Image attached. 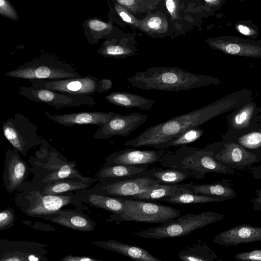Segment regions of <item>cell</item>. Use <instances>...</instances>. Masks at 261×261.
<instances>
[{
	"label": "cell",
	"instance_id": "cell-34",
	"mask_svg": "<svg viewBox=\"0 0 261 261\" xmlns=\"http://www.w3.org/2000/svg\"><path fill=\"white\" fill-rule=\"evenodd\" d=\"M87 185L80 181H60L50 184L44 188V193L56 194L86 188Z\"/></svg>",
	"mask_w": 261,
	"mask_h": 261
},
{
	"label": "cell",
	"instance_id": "cell-44",
	"mask_svg": "<svg viewBox=\"0 0 261 261\" xmlns=\"http://www.w3.org/2000/svg\"><path fill=\"white\" fill-rule=\"evenodd\" d=\"M227 0H204L206 6L211 9L217 10Z\"/></svg>",
	"mask_w": 261,
	"mask_h": 261
},
{
	"label": "cell",
	"instance_id": "cell-4",
	"mask_svg": "<svg viewBox=\"0 0 261 261\" xmlns=\"http://www.w3.org/2000/svg\"><path fill=\"white\" fill-rule=\"evenodd\" d=\"M224 218V215L214 212H203L198 214L189 213L173 219L168 224L148 228L132 234L142 238L158 240L181 237Z\"/></svg>",
	"mask_w": 261,
	"mask_h": 261
},
{
	"label": "cell",
	"instance_id": "cell-43",
	"mask_svg": "<svg viewBox=\"0 0 261 261\" xmlns=\"http://www.w3.org/2000/svg\"><path fill=\"white\" fill-rule=\"evenodd\" d=\"M88 26L92 30L96 32L105 30L109 27L107 23L96 19L89 21Z\"/></svg>",
	"mask_w": 261,
	"mask_h": 261
},
{
	"label": "cell",
	"instance_id": "cell-6",
	"mask_svg": "<svg viewBox=\"0 0 261 261\" xmlns=\"http://www.w3.org/2000/svg\"><path fill=\"white\" fill-rule=\"evenodd\" d=\"M23 80H56L81 77L71 65L51 58L33 59L5 74Z\"/></svg>",
	"mask_w": 261,
	"mask_h": 261
},
{
	"label": "cell",
	"instance_id": "cell-18",
	"mask_svg": "<svg viewBox=\"0 0 261 261\" xmlns=\"http://www.w3.org/2000/svg\"><path fill=\"white\" fill-rule=\"evenodd\" d=\"M36 199L27 211L30 216H42L53 214L62 206L69 204L72 197L69 195L41 194L37 192Z\"/></svg>",
	"mask_w": 261,
	"mask_h": 261
},
{
	"label": "cell",
	"instance_id": "cell-45",
	"mask_svg": "<svg viewBox=\"0 0 261 261\" xmlns=\"http://www.w3.org/2000/svg\"><path fill=\"white\" fill-rule=\"evenodd\" d=\"M255 192L257 197L251 200L252 207L254 210L261 211V190L255 189Z\"/></svg>",
	"mask_w": 261,
	"mask_h": 261
},
{
	"label": "cell",
	"instance_id": "cell-47",
	"mask_svg": "<svg viewBox=\"0 0 261 261\" xmlns=\"http://www.w3.org/2000/svg\"><path fill=\"white\" fill-rule=\"evenodd\" d=\"M249 172L251 173L253 177L261 180V165L254 167H250Z\"/></svg>",
	"mask_w": 261,
	"mask_h": 261
},
{
	"label": "cell",
	"instance_id": "cell-26",
	"mask_svg": "<svg viewBox=\"0 0 261 261\" xmlns=\"http://www.w3.org/2000/svg\"><path fill=\"white\" fill-rule=\"evenodd\" d=\"M17 151L16 149L8 151L10 154L8 166V188L12 191L21 184L27 171L25 164L20 159Z\"/></svg>",
	"mask_w": 261,
	"mask_h": 261
},
{
	"label": "cell",
	"instance_id": "cell-17",
	"mask_svg": "<svg viewBox=\"0 0 261 261\" xmlns=\"http://www.w3.org/2000/svg\"><path fill=\"white\" fill-rule=\"evenodd\" d=\"M113 112H82L60 115H47L50 120L64 126L74 125H95L101 126L107 122L113 115Z\"/></svg>",
	"mask_w": 261,
	"mask_h": 261
},
{
	"label": "cell",
	"instance_id": "cell-12",
	"mask_svg": "<svg viewBox=\"0 0 261 261\" xmlns=\"http://www.w3.org/2000/svg\"><path fill=\"white\" fill-rule=\"evenodd\" d=\"M206 43L213 49L225 54L261 58V40L234 36H222L208 38Z\"/></svg>",
	"mask_w": 261,
	"mask_h": 261
},
{
	"label": "cell",
	"instance_id": "cell-20",
	"mask_svg": "<svg viewBox=\"0 0 261 261\" xmlns=\"http://www.w3.org/2000/svg\"><path fill=\"white\" fill-rule=\"evenodd\" d=\"M149 165H113L101 169L97 176L106 184L143 176Z\"/></svg>",
	"mask_w": 261,
	"mask_h": 261
},
{
	"label": "cell",
	"instance_id": "cell-21",
	"mask_svg": "<svg viewBox=\"0 0 261 261\" xmlns=\"http://www.w3.org/2000/svg\"><path fill=\"white\" fill-rule=\"evenodd\" d=\"M100 247L115 252L137 261H161L147 250L133 245L123 243L115 240L96 241L93 243Z\"/></svg>",
	"mask_w": 261,
	"mask_h": 261
},
{
	"label": "cell",
	"instance_id": "cell-5",
	"mask_svg": "<svg viewBox=\"0 0 261 261\" xmlns=\"http://www.w3.org/2000/svg\"><path fill=\"white\" fill-rule=\"evenodd\" d=\"M123 211L112 217V220L118 223L133 221L167 224L180 215V211L171 206L129 198H123Z\"/></svg>",
	"mask_w": 261,
	"mask_h": 261
},
{
	"label": "cell",
	"instance_id": "cell-23",
	"mask_svg": "<svg viewBox=\"0 0 261 261\" xmlns=\"http://www.w3.org/2000/svg\"><path fill=\"white\" fill-rule=\"evenodd\" d=\"M143 176L150 177L161 185H173L191 178H195L194 174L185 169H163L153 167L146 171Z\"/></svg>",
	"mask_w": 261,
	"mask_h": 261
},
{
	"label": "cell",
	"instance_id": "cell-10",
	"mask_svg": "<svg viewBox=\"0 0 261 261\" xmlns=\"http://www.w3.org/2000/svg\"><path fill=\"white\" fill-rule=\"evenodd\" d=\"M213 152L217 161L233 169L242 170L261 162V156L250 152L233 141L221 140L203 148Z\"/></svg>",
	"mask_w": 261,
	"mask_h": 261
},
{
	"label": "cell",
	"instance_id": "cell-2",
	"mask_svg": "<svg viewBox=\"0 0 261 261\" xmlns=\"http://www.w3.org/2000/svg\"><path fill=\"white\" fill-rule=\"evenodd\" d=\"M132 86L139 89L179 92L223 84L219 78L198 74L179 67L153 66L145 71L136 72L126 79Z\"/></svg>",
	"mask_w": 261,
	"mask_h": 261
},
{
	"label": "cell",
	"instance_id": "cell-22",
	"mask_svg": "<svg viewBox=\"0 0 261 261\" xmlns=\"http://www.w3.org/2000/svg\"><path fill=\"white\" fill-rule=\"evenodd\" d=\"M110 103L126 108H138L142 110H150L155 101L153 99L126 92H114L105 97Z\"/></svg>",
	"mask_w": 261,
	"mask_h": 261
},
{
	"label": "cell",
	"instance_id": "cell-9",
	"mask_svg": "<svg viewBox=\"0 0 261 261\" xmlns=\"http://www.w3.org/2000/svg\"><path fill=\"white\" fill-rule=\"evenodd\" d=\"M226 119L227 130L221 137V139L231 141L259 127L261 122V107L252 98L233 110Z\"/></svg>",
	"mask_w": 261,
	"mask_h": 261
},
{
	"label": "cell",
	"instance_id": "cell-41",
	"mask_svg": "<svg viewBox=\"0 0 261 261\" xmlns=\"http://www.w3.org/2000/svg\"><path fill=\"white\" fill-rule=\"evenodd\" d=\"M125 8L136 13L142 8L141 0H117Z\"/></svg>",
	"mask_w": 261,
	"mask_h": 261
},
{
	"label": "cell",
	"instance_id": "cell-28",
	"mask_svg": "<svg viewBox=\"0 0 261 261\" xmlns=\"http://www.w3.org/2000/svg\"><path fill=\"white\" fill-rule=\"evenodd\" d=\"M89 201L95 207L107 210L114 214L121 213L125 207L123 198L105 195H90Z\"/></svg>",
	"mask_w": 261,
	"mask_h": 261
},
{
	"label": "cell",
	"instance_id": "cell-46",
	"mask_svg": "<svg viewBox=\"0 0 261 261\" xmlns=\"http://www.w3.org/2000/svg\"><path fill=\"white\" fill-rule=\"evenodd\" d=\"M62 260L63 261H97L98 260L95 258H92L88 256H72L68 255L64 257Z\"/></svg>",
	"mask_w": 261,
	"mask_h": 261
},
{
	"label": "cell",
	"instance_id": "cell-7",
	"mask_svg": "<svg viewBox=\"0 0 261 261\" xmlns=\"http://www.w3.org/2000/svg\"><path fill=\"white\" fill-rule=\"evenodd\" d=\"M2 129L11 145L24 155L42 140L38 134L37 125L19 113H16L13 117H9L3 122Z\"/></svg>",
	"mask_w": 261,
	"mask_h": 261
},
{
	"label": "cell",
	"instance_id": "cell-19",
	"mask_svg": "<svg viewBox=\"0 0 261 261\" xmlns=\"http://www.w3.org/2000/svg\"><path fill=\"white\" fill-rule=\"evenodd\" d=\"M232 185L230 180L223 179L211 184L195 185L190 182L186 184H180L179 189L193 193L232 199L236 196V193L231 187Z\"/></svg>",
	"mask_w": 261,
	"mask_h": 261
},
{
	"label": "cell",
	"instance_id": "cell-13",
	"mask_svg": "<svg viewBox=\"0 0 261 261\" xmlns=\"http://www.w3.org/2000/svg\"><path fill=\"white\" fill-rule=\"evenodd\" d=\"M148 116L137 112L121 115L113 112L112 117L94 135V138L109 139L114 136L128 137L147 120Z\"/></svg>",
	"mask_w": 261,
	"mask_h": 261
},
{
	"label": "cell",
	"instance_id": "cell-33",
	"mask_svg": "<svg viewBox=\"0 0 261 261\" xmlns=\"http://www.w3.org/2000/svg\"><path fill=\"white\" fill-rule=\"evenodd\" d=\"M74 163L65 164L60 168L48 174L43 179V182H48L56 179H63L67 177H76L86 182L89 178L81 175L74 168Z\"/></svg>",
	"mask_w": 261,
	"mask_h": 261
},
{
	"label": "cell",
	"instance_id": "cell-49",
	"mask_svg": "<svg viewBox=\"0 0 261 261\" xmlns=\"http://www.w3.org/2000/svg\"><path fill=\"white\" fill-rule=\"evenodd\" d=\"M259 127H261V122H260V123L259 124Z\"/></svg>",
	"mask_w": 261,
	"mask_h": 261
},
{
	"label": "cell",
	"instance_id": "cell-40",
	"mask_svg": "<svg viewBox=\"0 0 261 261\" xmlns=\"http://www.w3.org/2000/svg\"><path fill=\"white\" fill-rule=\"evenodd\" d=\"M179 2L180 0H166V7L172 20L177 19L178 16Z\"/></svg>",
	"mask_w": 261,
	"mask_h": 261
},
{
	"label": "cell",
	"instance_id": "cell-37",
	"mask_svg": "<svg viewBox=\"0 0 261 261\" xmlns=\"http://www.w3.org/2000/svg\"><path fill=\"white\" fill-rule=\"evenodd\" d=\"M234 259L241 261H261V249H256L249 251L239 252L235 254Z\"/></svg>",
	"mask_w": 261,
	"mask_h": 261
},
{
	"label": "cell",
	"instance_id": "cell-16",
	"mask_svg": "<svg viewBox=\"0 0 261 261\" xmlns=\"http://www.w3.org/2000/svg\"><path fill=\"white\" fill-rule=\"evenodd\" d=\"M261 242V227L242 224L216 235L213 242L221 246H237L242 244Z\"/></svg>",
	"mask_w": 261,
	"mask_h": 261
},
{
	"label": "cell",
	"instance_id": "cell-29",
	"mask_svg": "<svg viewBox=\"0 0 261 261\" xmlns=\"http://www.w3.org/2000/svg\"><path fill=\"white\" fill-rule=\"evenodd\" d=\"M180 184L173 185L156 184L152 188L138 194L129 198L137 200H160L161 198L170 196L175 194Z\"/></svg>",
	"mask_w": 261,
	"mask_h": 261
},
{
	"label": "cell",
	"instance_id": "cell-35",
	"mask_svg": "<svg viewBox=\"0 0 261 261\" xmlns=\"http://www.w3.org/2000/svg\"><path fill=\"white\" fill-rule=\"evenodd\" d=\"M139 27L147 32L164 33L168 28V23L164 17L152 15L140 21Z\"/></svg>",
	"mask_w": 261,
	"mask_h": 261
},
{
	"label": "cell",
	"instance_id": "cell-8",
	"mask_svg": "<svg viewBox=\"0 0 261 261\" xmlns=\"http://www.w3.org/2000/svg\"><path fill=\"white\" fill-rule=\"evenodd\" d=\"M18 93L22 96L35 102H41L56 109L94 106L96 101L91 95H73L47 88L20 87Z\"/></svg>",
	"mask_w": 261,
	"mask_h": 261
},
{
	"label": "cell",
	"instance_id": "cell-3",
	"mask_svg": "<svg viewBox=\"0 0 261 261\" xmlns=\"http://www.w3.org/2000/svg\"><path fill=\"white\" fill-rule=\"evenodd\" d=\"M212 151L186 145L175 151H166L161 165L172 169H185L193 172L197 179H204L206 173L239 174L234 169L217 161Z\"/></svg>",
	"mask_w": 261,
	"mask_h": 261
},
{
	"label": "cell",
	"instance_id": "cell-39",
	"mask_svg": "<svg viewBox=\"0 0 261 261\" xmlns=\"http://www.w3.org/2000/svg\"><path fill=\"white\" fill-rule=\"evenodd\" d=\"M0 13L1 15L14 20L17 18L16 13L6 0H0Z\"/></svg>",
	"mask_w": 261,
	"mask_h": 261
},
{
	"label": "cell",
	"instance_id": "cell-30",
	"mask_svg": "<svg viewBox=\"0 0 261 261\" xmlns=\"http://www.w3.org/2000/svg\"><path fill=\"white\" fill-rule=\"evenodd\" d=\"M136 49L126 42L120 43H107L99 50V53L105 57L124 59L133 56Z\"/></svg>",
	"mask_w": 261,
	"mask_h": 261
},
{
	"label": "cell",
	"instance_id": "cell-24",
	"mask_svg": "<svg viewBox=\"0 0 261 261\" xmlns=\"http://www.w3.org/2000/svg\"><path fill=\"white\" fill-rule=\"evenodd\" d=\"M184 261H222L201 239L182 248L177 254Z\"/></svg>",
	"mask_w": 261,
	"mask_h": 261
},
{
	"label": "cell",
	"instance_id": "cell-38",
	"mask_svg": "<svg viewBox=\"0 0 261 261\" xmlns=\"http://www.w3.org/2000/svg\"><path fill=\"white\" fill-rule=\"evenodd\" d=\"M116 10L122 20L130 24L139 27L140 21L137 20L132 14L121 6H116Z\"/></svg>",
	"mask_w": 261,
	"mask_h": 261
},
{
	"label": "cell",
	"instance_id": "cell-25",
	"mask_svg": "<svg viewBox=\"0 0 261 261\" xmlns=\"http://www.w3.org/2000/svg\"><path fill=\"white\" fill-rule=\"evenodd\" d=\"M227 200L229 199L227 198L196 194L178 189L175 194L163 197L160 200L172 204H187L221 202Z\"/></svg>",
	"mask_w": 261,
	"mask_h": 261
},
{
	"label": "cell",
	"instance_id": "cell-42",
	"mask_svg": "<svg viewBox=\"0 0 261 261\" xmlns=\"http://www.w3.org/2000/svg\"><path fill=\"white\" fill-rule=\"evenodd\" d=\"M13 218V213L8 210H5L0 214V228L4 229L12 222Z\"/></svg>",
	"mask_w": 261,
	"mask_h": 261
},
{
	"label": "cell",
	"instance_id": "cell-48",
	"mask_svg": "<svg viewBox=\"0 0 261 261\" xmlns=\"http://www.w3.org/2000/svg\"><path fill=\"white\" fill-rule=\"evenodd\" d=\"M240 2H245V1H250V0H239Z\"/></svg>",
	"mask_w": 261,
	"mask_h": 261
},
{
	"label": "cell",
	"instance_id": "cell-31",
	"mask_svg": "<svg viewBox=\"0 0 261 261\" xmlns=\"http://www.w3.org/2000/svg\"><path fill=\"white\" fill-rule=\"evenodd\" d=\"M230 141L236 142L245 149L261 156V127H260Z\"/></svg>",
	"mask_w": 261,
	"mask_h": 261
},
{
	"label": "cell",
	"instance_id": "cell-1",
	"mask_svg": "<svg viewBox=\"0 0 261 261\" xmlns=\"http://www.w3.org/2000/svg\"><path fill=\"white\" fill-rule=\"evenodd\" d=\"M252 96L251 90L247 88L231 92L202 107L150 126L126 141L124 145L134 148L153 147L167 142L190 128L239 107L252 99Z\"/></svg>",
	"mask_w": 261,
	"mask_h": 261
},
{
	"label": "cell",
	"instance_id": "cell-15",
	"mask_svg": "<svg viewBox=\"0 0 261 261\" xmlns=\"http://www.w3.org/2000/svg\"><path fill=\"white\" fill-rule=\"evenodd\" d=\"M159 184L150 177L141 176L115 182L105 184L100 190L105 195L130 198L145 192Z\"/></svg>",
	"mask_w": 261,
	"mask_h": 261
},
{
	"label": "cell",
	"instance_id": "cell-14",
	"mask_svg": "<svg viewBox=\"0 0 261 261\" xmlns=\"http://www.w3.org/2000/svg\"><path fill=\"white\" fill-rule=\"evenodd\" d=\"M165 149L139 150L127 148L115 152L107 158V164L113 165H140L161 163Z\"/></svg>",
	"mask_w": 261,
	"mask_h": 261
},
{
	"label": "cell",
	"instance_id": "cell-36",
	"mask_svg": "<svg viewBox=\"0 0 261 261\" xmlns=\"http://www.w3.org/2000/svg\"><path fill=\"white\" fill-rule=\"evenodd\" d=\"M237 31L252 39H257L259 35L258 27L251 20H239L234 24Z\"/></svg>",
	"mask_w": 261,
	"mask_h": 261
},
{
	"label": "cell",
	"instance_id": "cell-27",
	"mask_svg": "<svg viewBox=\"0 0 261 261\" xmlns=\"http://www.w3.org/2000/svg\"><path fill=\"white\" fill-rule=\"evenodd\" d=\"M204 131L198 126L190 128L178 136L163 143L154 146L155 149H166L172 147H179L185 145L198 140Z\"/></svg>",
	"mask_w": 261,
	"mask_h": 261
},
{
	"label": "cell",
	"instance_id": "cell-11",
	"mask_svg": "<svg viewBox=\"0 0 261 261\" xmlns=\"http://www.w3.org/2000/svg\"><path fill=\"white\" fill-rule=\"evenodd\" d=\"M33 87L47 88L73 95H91L101 93V79L88 75L56 80H29Z\"/></svg>",
	"mask_w": 261,
	"mask_h": 261
},
{
	"label": "cell",
	"instance_id": "cell-32",
	"mask_svg": "<svg viewBox=\"0 0 261 261\" xmlns=\"http://www.w3.org/2000/svg\"><path fill=\"white\" fill-rule=\"evenodd\" d=\"M51 221L76 230L87 231L93 229L90 221L80 215L58 217L52 219Z\"/></svg>",
	"mask_w": 261,
	"mask_h": 261
}]
</instances>
